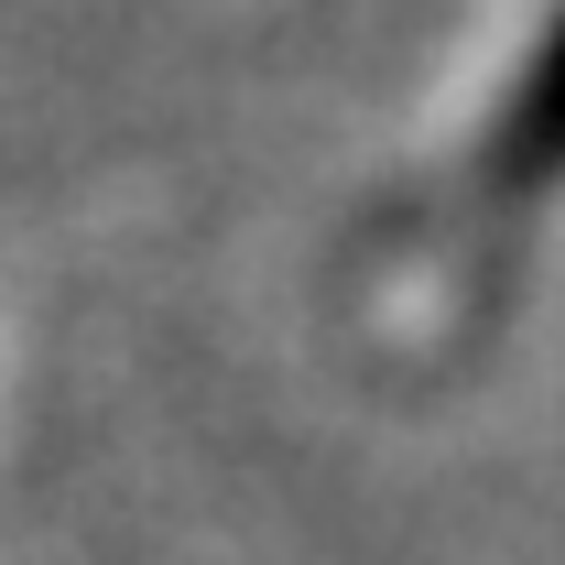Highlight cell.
I'll use <instances>...</instances> for the list:
<instances>
[{
    "mask_svg": "<svg viewBox=\"0 0 565 565\" xmlns=\"http://www.w3.org/2000/svg\"><path fill=\"white\" fill-rule=\"evenodd\" d=\"M479 185L511 196V207L544 196V185H565V11H555V33L533 44V66H522V87H511V109L490 120Z\"/></svg>",
    "mask_w": 565,
    "mask_h": 565,
    "instance_id": "6da1fadb",
    "label": "cell"
}]
</instances>
